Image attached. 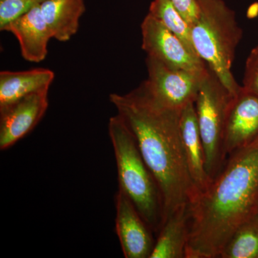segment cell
<instances>
[{
	"label": "cell",
	"instance_id": "obj_21",
	"mask_svg": "<svg viewBox=\"0 0 258 258\" xmlns=\"http://www.w3.org/2000/svg\"><path fill=\"white\" fill-rule=\"evenodd\" d=\"M255 215H256V216H257L258 217V204H257V209H256Z\"/></svg>",
	"mask_w": 258,
	"mask_h": 258
},
{
	"label": "cell",
	"instance_id": "obj_3",
	"mask_svg": "<svg viewBox=\"0 0 258 258\" xmlns=\"http://www.w3.org/2000/svg\"><path fill=\"white\" fill-rule=\"evenodd\" d=\"M116 162L118 189L130 199L154 233L163 225V203L157 181L144 161L131 129L117 113L108 122Z\"/></svg>",
	"mask_w": 258,
	"mask_h": 258
},
{
	"label": "cell",
	"instance_id": "obj_19",
	"mask_svg": "<svg viewBox=\"0 0 258 258\" xmlns=\"http://www.w3.org/2000/svg\"><path fill=\"white\" fill-rule=\"evenodd\" d=\"M242 88L258 96V45L252 49L246 60Z\"/></svg>",
	"mask_w": 258,
	"mask_h": 258
},
{
	"label": "cell",
	"instance_id": "obj_15",
	"mask_svg": "<svg viewBox=\"0 0 258 258\" xmlns=\"http://www.w3.org/2000/svg\"><path fill=\"white\" fill-rule=\"evenodd\" d=\"M40 8L52 39L68 42L79 31L86 4L85 0H45Z\"/></svg>",
	"mask_w": 258,
	"mask_h": 258
},
{
	"label": "cell",
	"instance_id": "obj_16",
	"mask_svg": "<svg viewBox=\"0 0 258 258\" xmlns=\"http://www.w3.org/2000/svg\"><path fill=\"white\" fill-rule=\"evenodd\" d=\"M221 258H258V217L241 224L222 249Z\"/></svg>",
	"mask_w": 258,
	"mask_h": 258
},
{
	"label": "cell",
	"instance_id": "obj_18",
	"mask_svg": "<svg viewBox=\"0 0 258 258\" xmlns=\"http://www.w3.org/2000/svg\"><path fill=\"white\" fill-rule=\"evenodd\" d=\"M45 0H0V30Z\"/></svg>",
	"mask_w": 258,
	"mask_h": 258
},
{
	"label": "cell",
	"instance_id": "obj_4",
	"mask_svg": "<svg viewBox=\"0 0 258 258\" xmlns=\"http://www.w3.org/2000/svg\"><path fill=\"white\" fill-rule=\"evenodd\" d=\"M197 1L199 14L191 25L195 52L227 89L237 95L242 86L237 83L231 71L242 30L236 20L235 12L223 0Z\"/></svg>",
	"mask_w": 258,
	"mask_h": 258
},
{
	"label": "cell",
	"instance_id": "obj_20",
	"mask_svg": "<svg viewBox=\"0 0 258 258\" xmlns=\"http://www.w3.org/2000/svg\"><path fill=\"white\" fill-rule=\"evenodd\" d=\"M181 14L190 24L198 18L199 7L197 0H171Z\"/></svg>",
	"mask_w": 258,
	"mask_h": 258
},
{
	"label": "cell",
	"instance_id": "obj_2",
	"mask_svg": "<svg viewBox=\"0 0 258 258\" xmlns=\"http://www.w3.org/2000/svg\"><path fill=\"white\" fill-rule=\"evenodd\" d=\"M258 139L227 157L205 191L189 204L186 258L220 257L236 229L255 215Z\"/></svg>",
	"mask_w": 258,
	"mask_h": 258
},
{
	"label": "cell",
	"instance_id": "obj_9",
	"mask_svg": "<svg viewBox=\"0 0 258 258\" xmlns=\"http://www.w3.org/2000/svg\"><path fill=\"white\" fill-rule=\"evenodd\" d=\"M48 91L32 93L0 109V149L16 144L35 128L48 108Z\"/></svg>",
	"mask_w": 258,
	"mask_h": 258
},
{
	"label": "cell",
	"instance_id": "obj_12",
	"mask_svg": "<svg viewBox=\"0 0 258 258\" xmlns=\"http://www.w3.org/2000/svg\"><path fill=\"white\" fill-rule=\"evenodd\" d=\"M180 134L190 176L198 195L208 187L212 179L206 170L205 149L199 128L195 102L188 103L181 110Z\"/></svg>",
	"mask_w": 258,
	"mask_h": 258
},
{
	"label": "cell",
	"instance_id": "obj_11",
	"mask_svg": "<svg viewBox=\"0 0 258 258\" xmlns=\"http://www.w3.org/2000/svg\"><path fill=\"white\" fill-rule=\"evenodd\" d=\"M1 31L13 34L19 42L22 57L31 62H40L47 55L52 34L40 10V5L5 25Z\"/></svg>",
	"mask_w": 258,
	"mask_h": 258
},
{
	"label": "cell",
	"instance_id": "obj_13",
	"mask_svg": "<svg viewBox=\"0 0 258 258\" xmlns=\"http://www.w3.org/2000/svg\"><path fill=\"white\" fill-rule=\"evenodd\" d=\"M54 79L55 74L47 69L1 71L0 109L32 93L49 91Z\"/></svg>",
	"mask_w": 258,
	"mask_h": 258
},
{
	"label": "cell",
	"instance_id": "obj_14",
	"mask_svg": "<svg viewBox=\"0 0 258 258\" xmlns=\"http://www.w3.org/2000/svg\"><path fill=\"white\" fill-rule=\"evenodd\" d=\"M189 222V205L169 215L158 233L150 258H186Z\"/></svg>",
	"mask_w": 258,
	"mask_h": 258
},
{
	"label": "cell",
	"instance_id": "obj_1",
	"mask_svg": "<svg viewBox=\"0 0 258 258\" xmlns=\"http://www.w3.org/2000/svg\"><path fill=\"white\" fill-rule=\"evenodd\" d=\"M110 101L133 133L144 161L157 181L163 203V223L198 192L190 176L180 134L181 110L156 101L143 83Z\"/></svg>",
	"mask_w": 258,
	"mask_h": 258
},
{
	"label": "cell",
	"instance_id": "obj_17",
	"mask_svg": "<svg viewBox=\"0 0 258 258\" xmlns=\"http://www.w3.org/2000/svg\"><path fill=\"white\" fill-rule=\"evenodd\" d=\"M149 13L179 37L186 46L196 53L191 40V24L181 14L171 0H153Z\"/></svg>",
	"mask_w": 258,
	"mask_h": 258
},
{
	"label": "cell",
	"instance_id": "obj_6",
	"mask_svg": "<svg viewBox=\"0 0 258 258\" xmlns=\"http://www.w3.org/2000/svg\"><path fill=\"white\" fill-rule=\"evenodd\" d=\"M148 79L143 83L151 96L163 106L181 110L196 100L204 73L176 69L147 56Z\"/></svg>",
	"mask_w": 258,
	"mask_h": 258
},
{
	"label": "cell",
	"instance_id": "obj_8",
	"mask_svg": "<svg viewBox=\"0 0 258 258\" xmlns=\"http://www.w3.org/2000/svg\"><path fill=\"white\" fill-rule=\"evenodd\" d=\"M115 232L125 258H150L155 240L153 231L125 194H115Z\"/></svg>",
	"mask_w": 258,
	"mask_h": 258
},
{
	"label": "cell",
	"instance_id": "obj_10",
	"mask_svg": "<svg viewBox=\"0 0 258 258\" xmlns=\"http://www.w3.org/2000/svg\"><path fill=\"white\" fill-rule=\"evenodd\" d=\"M258 139V96L241 88L232 98L226 118L224 151L226 157Z\"/></svg>",
	"mask_w": 258,
	"mask_h": 258
},
{
	"label": "cell",
	"instance_id": "obj_5",
	"mask_svg": "<svg viewBox=\"0 0 258 258\" xmlns=\"http://www.w3.org/2000/svg\"><path fill=\"white\" fill-rule=\"evenodd\" d=\"M234 96L208 67L195 105L205 149L206 170L212 181L227 161L224 151V134L227 111Z\"/></svg>",
	"mask_w": 258,
	"mask_h": 258
},
{
	"label": "cell",
	"instance_id": "obj_7",
	"mask_svg": "<svg viewBox=\"0 0 258 258\" xmlns=\"http://www.w3.org/2000/svg\"><path fill=\"white\" fill-rule=\"evenodd\" d=\"M141 30L142 49L149 57L191 72L204 73L208 70V66L195 52L153 15L148 13Z\"/></svg>",
	"mask_w": 258,
	"mask_h": 258
}]
</instances>
